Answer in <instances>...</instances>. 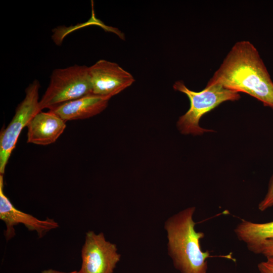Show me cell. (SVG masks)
Masks as SVG:
<instances>
[{"mask_svg": "<svg viewBox=\"0 0 273 273\" xmlns=\"http://www.w3.org/2000/svg\"><path fill=\"white\" fill-rule=\"evenodd\" d=\"M220 84L256 98L273 109V82L256 48L250 41L237 42L207 82Z\"/></svg>", "mask_w": 273, "mask_h": 273, "instance_id": "1", "label": "cell"}, {"mask_svg": "<svg viewBox=\"0 0 273 273\" xmlns=\"http://www.w3.org/2000/svg\"><path fill=\"white\" fill-rule=\"evenodd\" d=\"M195 207H189L169 218L165 222L168 251L175 267L181 273H207L209 251H203L200 240L203 232H196L193 219Z\"/></svg>", "mask_w": 273, "mask_h": 273, "instance_id": "2", "label": "cell"}, {"mask_svg": "<svg viewBox=\"0 0 273 273\" xmlns=\"http://www.w3.org/2000/svg\"><path fill=\"white\" fill-rule=\"evenodd\" d=\"M173 89L186 94L190 101L188 111L181 116L176 123L179 131L184 134L200 135L204 132L213 131L199 125L201 118L225 101H235L241 98L240 94L220 84H207L200 92L189 89L182 80L176 81Z\"/></svg>", "mask_w": 273, "mask_h": 273, "instance_id": "3", "label": "cell"}, {"mask_svg": "<svg viewBox=\"0 0 273 273\" xmlns=\"http://www.w3.org/2000/svg\"><path fill=\"white\" fill-rule=\"evenodd\" d=\"M89 67L74 65L54 70L49 85L39 100L40 110L92 94Z\"/></svg>", "mask_w": 273, "mask_h": 273, "instance_id": "4", "label": "cell"}, {"mask_svg": "<svg viewBox=\"0 0 273 273\" xmlns=\"http://www.w3.org/2000/svg\"><path fill=\"white\" fill-rule=\"evenodd\" d=\"M40 84L37 80L30 83L25 90L23 100L18 105L14 116L8 126L0 134V174L5 172L12 152L15 148L22 129L39 112Z\"/></svg>", "mask_w": 273, "mask_h": 273, "instance_id": "5", "label": "cell"}, {"mask_svg": "<svg viewBox=\"0 0 273 273\" xmlns=\"http://www.w3.org/2000/svg\"><path fill=\"white\" fill-rule=\"evenodd\" d=\"M79 273H113L120 255L116 245L106 241L103 233L89 231L81 250Z\"/></svg>", "mask_w": 273, "mask_h": 273, "instance_id": "6", "label": "cell"}, {"mask_svg": "<svg viewBox=\"0 0 273 273\" xmlns=\"http://www.w3.org/2000/svg\"><path fill=\"white\" fill-rule=\"evenodd\" d=\"M92 94L111 99L130 86L133 76L119 65L100 60L89 67Z\"/></svg>", "mask_w": 273, "mask_h": 273, "instance_id": "7", "label": "cell"}, {"mask_svg": "<svg viewBox=\"0 0 273 273\" xmlns=\"http://www.w3.org/2000/svg\"><path fill=\"white\" fill-rule=\"evenodd\" d=\"M0 219L6 225L5 236L7 240L15 236L14 226L19 223L23 224L29 231H35L39 238L59 226L53 219L47 217L45 220H39L16 208L4 193L3 174L0 175Z\"/></svg>", "mask_w": 273, "mask_h": 273, "instance_id": "8", "label": "cell"}, {"mask_svg": "<svg viewBox=\"0 0 273 273\" xmlns=\"http://www.w3.org/2000/svg\"><path fill=\"white\" fill-rule=\"evenodd\" d=\"M65 122L50 110L39 112L27 126V142L39 145H48L55 142L64 131Z\"/></svg>", "mask_w": 273, "mask_h": 273, "instance_id": "9", "label": "cell"}, {"mask_svg": "<svg viewBox=\"0 0 273 273\" xmlns=\"http://www.w3.org/2000/svg\"><path fill=\"white\" fill-rule=\"evenodd\" d=\"M110 99L92 94L61 104L49 110L65 121L84 119L97 115L104 111Z\"/></svg>", "mask_w": 273, "mask_h": 273, "instance_id": "10", "label": "cell"}, {"mask_svg": "<svg viewBox=\"0 0 273 273\" xmlns=\"http://www.w3.org/2000/svg\"><path fill=\"white\" fill-rule=\"evenodd\" d=\"M234 233L238 239L243 242L248 247L263 240L273 238V220L257 223L242 219L235 228Z\"/></svg>", "mask_w": 273, "mask_h": 273, "instance_id": "11", "label": "cell"}, {"mask_svg": "<svg viewBox=\"0 0 273 273\" xmlns=\"http://www.w3.org/2000/svg\"><path fill=\"white\" fill-rule=\"evenodd\" d=\"M247 248L255 254H261L266 257L273 256V238L263 240Z\"/></svg>", "mask_w": 273, "mask_h": 273, "instance_id": "12", "label": "cell"}, {"mask_svg": "<svg viewBox=\"0 0 273 273\" xmlns=\"http://www.w3.org/2000/svg\"><path fill=\"white\" fill-rule=\"evenodd\" d=\"M273 207V175L269 181L267 193L258 205L259 211L263 212Z\"/></svg>", "mask_w": 273, "mask_h": 273, "instance_id": "13", "label": "cell"}, {"mask_svg": "<svg viewBox=\"0 0 273 273\" xmlns=\"http://www.w3.org/2000/svg\"><path fill=\"white\" fill-rule=\"evenodd\" d=\"M257 268L259 273H273V256L266 257V260L259 263Z\"/></svg>", "mask_w": 273, "mask_h": 273, "instance_id": "14", "label": "cell"}, {"mask_svg": "<svg viewBox=\"0 0 273 273\" xmlns=\"http://www.w3.org/2000/svg\"><path fill=\"white\" fill-rule=\"evenodd\" d=\"M41 273H79V271H73L70 272H61L56 270H53L52 269L45 270L42 271Z\"/></svg>", "mask_w": 273, "mask_h": 273, "instance_id": "15", "label": "cell"}]
</instances>
